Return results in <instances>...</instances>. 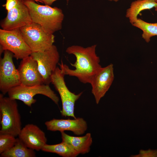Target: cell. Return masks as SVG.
<instances>
[{
  "instance_id": "cell-1",
  "label": "cell",
  "mask_w": 157,
  "mask_h": 157,
  "mask_svg": "<svg viewBox=\"0 0 157 157\" xmlns=\"http://www.w3.org/2000/svg\"><path fill=\"white\" fill-rule=\"evenodd\" d=\"M97 45L86 47L73 45L68 47L66 52L74 55L76 60L74 64L70 63L75 69H70L61 60L58 63L60 68L65 75L76 77L81 83L90 84L93 77L101 68L99 57L96 53Z\"/></svg>"
},
{
  "instance_id": "cell-2",
  "label": "cell",
  "mask_w": 157,
  "mask_h": 157,
  "mask_svg": "<svg viewBox=\"0 0 157 157\" xmlns=\"http://www.w3.org/2000/svg\"><path fill=\"white\" fill-rule=\"evenodd\" d=\"M34 0H24L28 8L32 22L40 25L47 32L53 34L62 28L64 15L57 7L40 5Z\"/></svg>"
},
{
  "instance_id": "cell-3",
  "label": "cell",
  "mask_w": 157,
  "mask_h": 157,
  "mask_svg": "<svg viewBox=\"0 0 157 157\" xmlns=\"http://www.w3.org/2000/svg\"><path fill=\"white\" fill-rule=\"evenodd\" d=\"M1 129L0 134H7L15 137L22 129V123L16 99L0 94Z\"/></svg>"
},
{
  "instance_id": "cell-4",
  "label": "cell",
  "mask_w": 157,
  "mask_h": 157,
  "mask_svg": "<svg viewBox=\"0 0 157 157\" xmlns=\"http://www.w3.org/2000/svg\"><path fill=\"white\" fill-rule=\"evenodd\" d=\"M19 29L32 52L44 51L51 47L55 42L53 34L47 32L38 24L32 22Z\"/></svg>"
},
{
  "instance_id": "cell-5",
  "label": "cell",
  "mask_w": 157,
  "mask_h": 157,
  "mask_svg": "<svg viewBox=\"0 0 157 157\" xmlns=\"http://www.w3.org/2000/svg\"><path fill=\"white\" fill-rule=\"evenodd\" d=\"M65 75L58 67H57L51 76V83L59 93L62 103L61 111L63 116L76 118L74 113L76 102L80 98L83 92L78 94L71 92L67 87L64 79Z\"/></svg>"
},
{
  "instance_id": "cell-6",
  "label": "cell",
  "mask_w": 157,
  "mask_h": 157,
  "mask_svg": "<svg viewBox=\"0 0 157 157\" xmlns=\"http://www.w3.org/2000/svg\"><path fill=\"white\" fill-rule=\"evenodd\" d=\"M8 94L10 98L20 100L29 107L36 102L34 97L38 94L47 97L57 105L59 101V97L49 85L44 84L31 86L20 84L11 89Z\"/></svg>"
},
{
  "instance_id": "cell-7",
  "label": "cell",
  "mask_w": 157,
  "mask_h": 157,
  "mask_svg": "<svg viewBox=\"0 0 157 157\" xmlns=\"http://www.w3.org/2000/svg\"><path fill=\"white\" fill-rule=\"evenodd\" d=\"M0 48L12 52L17 59H22L32 52L24 40L19 29L11 30L0 29Z\"/></svg>"
},
{
  "instance_id": "cell-8",
  "label": "cell",
  "mask_w": 157,
  "mask_h": 157,
  "mask_svg": "<svg viewBox=\"0 0 157 157\" xmlns=\"http://www.w3.org/2000/svg\"><path fill=\"white\" fill-rule=\"evenodd\" d=\"M13 57L12 52L6 50L3 57L0 58V90L4 95L21 84L18 70L13 63Z\"/></svg>"
},
{
  "instance_id": "cell-9",
  "label": "cell",
  "mask_w": 157,
  "mask_h": 157,
  "mask_svg": "<svg viewBox=\"0 0 157 157\" xmlns=\"http://www.w3.org/2000/svg\"><path fill=\"white\" fill-rule=\"evenodd\" d=\"M30 56L37 63L44 84L49 85L51 83V75L57 68L59 60L60 55L57 47L53 44L44 51L32 52Z\"/></svg>"
},
{
  "instance_id": "cell-10",
  "label": "cell",
  "mask_w": 157,
  "mask_h": 157,
  "mask_svg": "<svg viewBox=\"0 0 157 157\" xmlns=\"http://www.w3.org/2000/svg\"><path fill=\"white\" fill-rule=\"evenodd\" d=\"M32 22L28 9L24 3V0H19L16 6L7 12L0 26L1 29L11 30L19 29Z\"/></svg>"
},
{
  "instance_id": "cell-11",
  "label": "cell",
  "mask_w": 157,
  "mask_h": 157,
  "mask_svg": "<svg viewBox=\"0 0 157 157\" xmlns=\"http://www.w3.org/2000/svg\"><path fill=\"white\" fill-rule=\"evenodd\" d=\"M113 65L101 67L93 77L90 84L92 93L98 104L109 89L114 79Z\"/></svg>"
},
{
  "instance_id": "cell-12",
  "label": "cell",
  "mask_w": 157,
  "mask_h": 157,
  "mask_svg": "<svg viewBox=\"0 0 157 157\" xmlns=\"http://www.w3.org/2000/svg\"><path fill=\"white\" fill-rule=\"evenodd\" d=\"M17 69L21 84L31 86L44 84L37 63L30 55L22 59Z\"/></svg>"
},
{
  "instance_id": "cell-13",
  "label": "cell",
  "mask_w": 157,
  "mask_h": 157,
  "mask_svg": "<svg viewBox=\"0 0 157 157\" xmlns=\"http://www.w3.org/2000/svg\"><path fill=\"white\" fill-rule=\"evenodd\" d=\"M19 138L28 148L37 151L42 150L46 144L44 132L37 125L28 124L22 128Z\"/></svg>"
},
{
  "instance_id": "cell-14",
  "label": "cell",
  "mask_w": 157,
  "mask_h": 157,
  "mask_svg": "<svg viewBox=\"0 0 157 157\" xmlns=\"http://www.w3.org/2000/svg\"><path fill=\"white\" fill-rule=\"evenodd\" d=\"M45 124L49 131L60 132L70 131L78 135L84 134L88 128L86 121L80 117L74 119H53L45 122Z\"/></svg>"
},
{
  "instance_id": "cell-15",
  "label": "cell",
  "mask_w": 157,
  "mask_h": 157,
  "mask_svg": "<svg viewBox=\"0 0 157 157\" xmlns=\"http://www.w3.org/2000/svg\"><path fill=\"white\" fill-rule=\"evenodd\" d=\"M60 132L62 141L70 144L79 154H84L90 152L92 142L90 133L83 136L77 137L68 135L64 131Z\"/></svg>"
},
{
  "instance_id": "cell-16",
  "label": "cell",
  "mask_w": 157,
  "mask_h": 157,
  "mask_svg": "<svg viewBox=\"0 0 157 157\" xmlns=\"http://www.w3.org/2000/svg\"><path fill=\"white\" fill-rule=\"evenodd\" d=\"M157 6L155 0H137L133 1L126 12V16L132 24L137 20L138 15L142 11L150 9Z\"/></svg>"
},
{
  "instance_id": "cell-17",
  "label": "cell",
  "mask_w": 157,
  "mask_h": 157,
  "mask_svg": "<svg viewBox=\"0 0 157 157\" xmlns=\"http://www.w3.org/2000/svg\"><path fill=\"white\" fill-rule=\"evenodd\" d=\"M1 157H34L36 156L34 150L27 147L19 138L10 149L0 154Z\"/></svg>"
},
{
  "instance_id": "cell-18",
  "label": "cell",
  "mask_w": 157,
  "mask_h": 157,
  "mask_svg": "<svg viewBox=\"0 0 157 157\" xmlns=\"http://www.w3.org/2000/svg\"><path fill=\"white\" fill-rule=\"evenodd\" d=\"M42 150L45 152L56 153L63 157H76L79 154L70 144L62 141L60 143L56 144H46Z\"/></svg>"
},
{
  "instance_id": "cell-19",
  "label": "cell",
  "mask_w": 157,
  "mask_h": 157,
  "mask_svg": "<svg viewBox=\"0 0 157 157\" xmlns=\"http://www.w3.org/2000/svg\"><path fill=\"white\" fill-rule=\"evenodd\" d=\"M132 24L143 31L142 37L147 43L149 42L151 38L157 36V23H148L138 18L136 22Z\"/></svg>"
},
{
  "instance_id": "cell-20",
  "label": "cell",
  "mask_w": 157,
  "mask_h": 157,
  "mask_svg": "<svg viewBox=\"0 0 157 157\" xmlns=\"http://www.w3.org/2000/svg\"><path fill=\"white\" fill-rule=\"evenodd\" d=\"M17 138L7 134H0V154L10 149L15 144Z\"/></svg>"
},
{
  "instance_id": "cell-21",
  "label": "cell",
  "mask_w": 157,
  "mask_h": 157,
  "mask_svg": "<svg viewBox=\"0 0 157 157\" xmlns=\"http://www.w3.org/2000/svg\"><path fill=\"white\" fill-rule=\"evenodd\" d=\"M131 157H157V149H149L147 150L141 149L139 153L137 155H132Z\"/></svg>"
},
{
  "instance_id": "cell-22",
  "label": "cell",
  "mask_w": 157,
  "mask_h": 157,
  "mask_svg": "<svg viewBox=\"0 0 157 157\" xmlns=\"http://www.w3.org/2000/svg\"><path fill=\"white\" fill-rule=\"evenodd\" d=\"M19 0H6V3L2 5L5 7L7 12L14 8L18 2Z\"/></svg>"
},
{
  "instance_id": "cell-23",
  "label": "cell",
  "mask_w": 157,
  "mask_h": 157,
  "mask_svg": "<svg viewBox=\"0 0 157 157\" xmlns=\"http://www.w3.org/2000/svg\"><path fill=\"white\" fill-rule=\"evenodd\" d=\"M40 2L44 3L45 5L48 6H51L53 3L57 0H38ZM67 3L69 0H66Z\"/></svg>"
},
{
  "instance_id": "cell-24",
  "label": "cell",
  "mask_w": 157,
  "mask_h": 157,
  "mask_svg": "<svg viewBox=\"0 0 157 157\" xmlns=\"http://www.w3.org/2000/svg\"><path fill=\"white\" fill-rule=\"evenodd\" d=\"M109 1H114L115 2H117V1H118L119 0H108Z\"/></svg>"
},
{
  "instance_id": "cell-25",
  "label": "cell",
  "mask_w": 157,
  "mask_h": 157,
  "mask_svg": "<svg viewBox=\"0 0 157 157\" xmlns=\"http://www.w3.org/2000/svg\"><path fill=\"white\" fill-rule=\"evenodd\" d=\"M155 10L157 12V6L155 8Z\"/></svg>"
},
{
  "instance_id": "cell-26",
  "label": "cell",
  "mask_w": 157,
  "mask_h": 157,
  "mask_svg": "<svg viewBox=\"0 0 157 157\" xmlns=\"http://www.w3.org/2000/svg\"><path fill=\"white\" fill-rule=\"evenodd\" d=\"M35 1V2H36L37 3H38V2H39V1L38 0H34Z\"/></svg>"
},
{
  "instance_id": "cell-27",
  "label": "cell",
  "mask_w": 157,
  "mask_h": 157,
  "mask_svg": "<svg viewBox=\"0 0 157 157\" xmlns=\"http://www.w3.org/2000/svg\"><path fill=\"white\" fill-rule=\"evenodd\" d=\"M155 0L156 2H157V0Z\"/></svg>"
}]
</instances>
